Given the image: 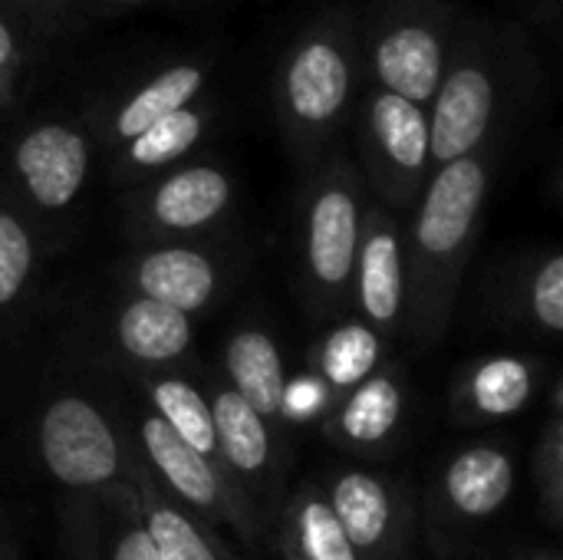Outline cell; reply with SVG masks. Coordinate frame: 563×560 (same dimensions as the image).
<instances>
[{"label": "cell", "instance_id": "29", "mask_svg": "<svg viewBox=\"0 0 563 560\" xmlns=\"http://www.w3.org/2000/svg\"><path fill=\"white\" fill-rule=\"evenodd\" d=\"M73 3H76V0H0V7H3L30 36H36V33H53V30L66 20V13L73 10Z\"/></svg>", "mask_w": 563, "mask_h": 560}, {"label": "cell", "instance_id": "24", "mask_svg": "<svg viewBox=\"0 0 563 560\" xmlns=\"http://www.w3.org/2000/svg\"><path fill=\"white\" fill-rule=\"evenodd\" d=\"M148 399L155 416H162L188 446H195L201 455L218 452V436H214V419H211V403L205 393L172 373H158L148 380Z\"/></svg>", "mask_w": 563, "mask_h": 560}, {"label": "cell", "instance_id": "6", "mask_svg": "<svg viewBox=\"0 0 563 560\" xmlns=\"http://www.w3.org/2000/svg\"><path fill=\"white\" fill-rule=\"evenodd\" d=\"M462 10L452 0H376L360 17L366 86L429 106Z\"/></svg>", "mask_w": 563, "mask_h": 560}, {"label": "cell", "instance_id": "16", "mask_svg": "<svg viewBox=\"0 0 563 560\" xmlns=\"http://www.w3.org/2000/svg\"><path fill=\"white\" fill-rule=\"evenodd\" d=\"M211 119H214V102L208 99V92H201L198 99L172 109L168 116L155 119L139 135L122 142L115 152H109V175L129 188L155 172H165L191 158L195 149L205 142Z\"/></svg>", "mask_w": 563, "mask_h": 560}, {"label": "cell", "instance_id": "11", "mask_svg": "<svg viewBox=\"0 0 563 560\" xmlns=\"http://www.w3.org/2000/svg\"><path fill=\"white\" fill-rule=\"evenodd\" d=\"M208 76H211V56H185L109 92L86 116L96 149L109 155L155 119L198 99L201 92H208Z\"/></svg>", "mask_w": 563, "mask_h": 560}, {"label": "cell", "instance_id": "23", "mask_svg": "<svg viewBox=\"0 0 563 560\" xmlns=\"http://www.w3.org/2000/svg\"><path fill=\"white\" fill-rule=\"evenodd\" d=\"M211 403V419H214V436L218 449L238 472H257L267 465L271 455V436H267V419L231 386H218Z\"/></svg>", "mask_w": 563, "mask_h": 560}, {"label": "cell", "instance_id": "30", "mask_svg": "<svg viewBox=\"0 0 563 560\" xmlns=\"http://www.w3.org/2000/svg\"><path fill=\"white\" fill-rule=\"evenodd\" d=\"M112 560H162L148 531H129L119 545H115V554Z\"/></svg>", "mask_w": 563, "mask_h": 560}, {"label": "cell", "instance_id": "10", "mask_svg": "<svg viewBox=\"0 0 563 560\" xmlns=\"http://www.w3.org/2000/svg\"><path fill=\"white\" fill-rule=\"evenodd\" d=\"M350 307L383 337H393L406 327L409 307V274H406V244H402V215L389 211L369 195L360 248L350 281Z\"/></svg>", "mask_w": 563, "mask_h": 560}, {"label": "cell", "instance_id": "1", "mask_svg": "<svg viewBox=\"0 0 563 560\" xmlns=\"http://www.w3.org/2000/svg\"><path fill=\"white\" fill-rule=\"evenodd\" d=\"M505 145L508 139L435 165L422 195L402 215L409 274L406 330L422 347L439 343L452 323L468 261L485 228Z\"/></svg>", "mask_w": 563, "mask_h": 560}, {"label": "cell", "instance_id": "14", "mask_svg": "<svg viewBox=\"0 0 563 560\" xmlns=\"http://www.w3.org/2000/svg\"><path fill=\"white\" fill-rule=\"evenodd\" d=\"M106 330L112 337V347L142 370H165L188 356L195 343V317L132 294L119 287L115 297H109Z\"/></svg>", "mask_w": 563, "mask_h": 560}, {"label": "cell", "instance_id": "21", "mask_svg": "<svg viewBox=\"0 0 563 560\" xmlns=\"http://www.w3.org/2000/svg\"><path fill=\"white\" fill-rule=\"evenodd\" d=\"M511 488H515L511 459L492 446H475L462 452L449 465V475H445V492L452 505L472 518H485L498 512L508 502Z\"/></svg>", "mask_w": 563, "mask_h": 560}, {"label": "cell", "instance_id": "2", "mask_svg": "<svg viewBox=\"0 0 563 560\" xmlns=\"http://www.w3.org/2000/svg\"><path fill=\"white\" fill-rule=\"evenodd\" d=\"M538 79V59L511 23L462 13L429 109L432 165L511 135Z\"/></svg>", "mask_w": 563, "mask_h": 560}, {"label": "cell", "instance_id": "15", "mask_svg": "<svg viewBox=\"0 0 563 560\" xmlns=\"http://www.w3.org/2000/svg\"><path fill=\"white\" fill-rule=\"evenodd\" d=\"M49 238L0 182V340L10 337L36 304Z\"/></svg>", "mask_w": 563, "mask_h": 560}, {"label": "cell", "instance_id": "4", "mask_svg": "<svg viewBox=\"0 0 563 560\" xmlns=\"http://www.w3.org/2000/svg\"><path fill=\"white\" fill-rule=\"evenodd\" d=\"M366 201V178L343 145L303 168L294 205V271L297 294L317 320H336L350 310Z\"/></svg>", "mask_w": 563, "mask_h": 560}, {"label": "cell", "instance_id": "17", "mask_svg": "<svg viewBox=\"0 0 563 560\" xmlns=\"http://www.w3.org/2000/svg\"><path fill=\"white\" fill-rule=\"evenodd\" d=\"M224 373L228 386L241 393L264 419L280 416L287 373L277 337L254 320L238 323L224 340Z\"/></svg>", "mask_w": 563, "mask_h": 560}, {"label": "cell", "instance_id": "8", "mask_svg": "<svg viewBox=\"0 0 563 560\" xmlns=\"http://www.w3.org/2000/svg\"><path fill=\"white\" fill-rule=\"evenodd\" d=\"M234 175L211 158H185L129 185L122 224L135 241H188L218 234L234 211Z\"/></svg>", "mask_w": 563, "mask_h": 560}, {"label": "cell", "instance_id": "9", "mask_svg": "<svg viewBox=\"0 0 563 560\" xmlns=\"http://www.w3.org/2000/svg\"><path fill=\"white\" fill-rule=\"evenodd\" d=\"M241 264L231 244L208 234L188 241H135L112 271L119 287L198 317L231 290Z\"/></svg>", "mask_w": 563, "mask_h": 560}, {"label": "cell", "instance_id": "28", "mask_svg": "<svg viewBox=\"0 0 563 560\" xmlns=\"http://www.w3.org/2000/svg\"><path fill=\"white\" fill-rule=\"evenodd\" d=\"M30 63V33L0 7V109H13Z\"/></svg>", "mask_w": 563, "mask_h": 560}, {"label": "cell", "instance_id": "7", "mask_svg": "<svg viewBox=\"0 0 563 560\" xmlns=\"http://www.w3.org/2000/svg\"><path fill=\"white\" fill-rule=\"evenodd\" d=\"M360 172L376 201L406 215L432 175L429 109L399 92L363 86L360 106Z\"/></svg>", "mask_w": 563, "mask_h": 560}, {"label": "cell", "instance_id": "19", "mask_svg": "<svg viewBox=\"0 0 563 560\" xmlns=\"http://www.w3.org/2000/svg\"><path fill=\"white\" fill-rule=\"evenodd\" d=\"M462 399L485 419L518 416L538 389V363L518 353L478 360L462 380Z\"/></svg>", "mask_w": 563, "mask_h": 560}, {"label": "cell", "instance_id": "12", "mask_svg": "<svg viewBox=\"0 0 563 560\" xmlns=\"http://www.w3.org/2000/svg\"><path fill=\"white\" fill-rule=\"evenodd\" d=\"M40 452L53 479L73 488L102 485L119 469V442L109 419L76 393H63L43 409Z\"/></svg>", "mask_w": 563, "mask_h": 560}, {"label": "cell", "instance_id": "25", "mask_svg": "<svg viewBox=\"0 0 563 560\" xmlns=\"http://www.w3.org/2000/svg\"><path fill=\"white\" fill-rule=\"evenodd\" d=\"M333 515L340 518L353 548H373L383 541L389 525L386 488L363 472H350L333 488Z\"/></svg>", "mask_w": 563, "mask_h": 560}, {"label": "cell", "instance_id": "26", "mask_svg": "<svg viewBox=\"0 0 563 560\" xmlns=\"http://www.w3.org/2000/svg\"><path fill=\"white\" fill-rule=\"evenodd\" d=\"M145 531L162 560H218L214 551L205 545V538L195 531V525L181 518L178 512H168V508L155 512Z\"/></svg>", "mask_w": 563, "mask_h": 560}, {"label": "cell", "instance_id": "5", "mask_svg": "<svg viewBox=\"0 0 563 560\" xmlns=\"http://www.w3.org/2000/svg\"><path fill=\"white\" fill-rule=\"evenodd\" d=\"M92 165L96 139L86 119L43 116L30 119L10 139L0 162V182L53 244V238H59L66 221L76 215Z\"/></svg>", "mask_w": 563, "mask_h": 560}, {"label": "cell", "instance_id": "18", "mask_svg": "<svg viewBox=\"0 0 563 560\" xmlns=\"http://www.w3.org/2000/svg\"><path fill=\"white\" fill-rule=\"evenodd\" d=\"M383 356H386V337L373 330L366 320L346 317L327 327V333L317 340L313 370L323 386L350 393L356 383H363L369 373L379 370Z\"/></svg>", "mask_w": 563, "mask_h": 560}, {"label": "cell", "instance_id": "3", "mask_svg": "<svg viewBox=\"0 0 563 560\" xmlns=\"http://www.w3.org/2000/svg\"><path fill=\"white\" fill-rule=\"evenodd\" d=\"M363 86L360 13L323 7L290 36L271 83L277 129L300 168L343 145Z\"/></svg>", "mask_w": 563, "mask_h": 560}, {"label": "cell", "instance_id": "20", "mask_svg": "<svg viewBox=\"0 0 563 560\" xmlns=\"http://www.w3.org/2000/svg\"><path fill=\"white\" fill-rule=\"evenodd\" d=\"M142 446L148 452V459L155 462V469L165 475V482L188 498L191 505H214L218 502V475L208 462V455H201L195 446H188L162 416L148 413L142 419Z\"/></svg>", "mask_w": 563, "mask_h": 560}, {"label": "cell", "instance_id": "27", "mask_svg": "<svg viewBox=\"0 0 563 560\" xmlns=\"http://www.w3.org/2000/svg\"><path fill=\"white\" fill-rule=\"evenodd\" d=\"M303 548L310 560H356L353 541L346 538L340 518L323 502H310L300 515Z\"/></svg>", "mask_w": 563, "mask_h": 560}, {"label": "cell", "instance_id": "13", "mask_svg": "<svg viewBox=\"0 0 563 560\" xmlns=\"http://www.w3.org/2000/svg\"><path fill=\"white\" fill-rule=\"evenodd\" d=\"M488 297L508 323L554 340L563 330V254L554 244L525 248L495 271Z\"/></svg>", "mask_w": 563, "mask_h": 560}, {"label": "cell", "instance_id": "22", "mask_svg": "<svg viewBox=\"0 0 563 560\" xmlns=\"http://www.w3.org/2000/svg\"><path fill=\"white\" fill-rule=\"evenodd\" d=\"M406 393L396 373L376 370L363 383H356L346 396V403L336 413V426L350 442L376 446L389 439L402 419Z\"/></svg>", "mask_w": 563, "mask_h": 560}, {"label": "cell", "instance_id": "31", "mask_svg": "<svg viewBox=\"0 0 563 560\" xmlns=\"http://www.w3.org/2000/svg\"><path fill=\"white\" fill-rule=\"evenodd\" d=\"M145 3H152V0H96V10H99V13H106V17H112V13L139 10V7H145Z\"/></svg>", "mask_w": 563, "mask_h": 560}]
</instances>
